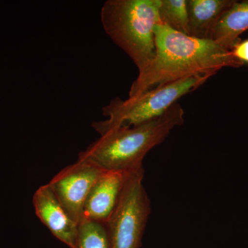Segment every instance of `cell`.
Listing matches in <instances>:
<instances>
[{
    "mask_svg": "<svg viewBox=\"0 0 248 248\" xmlns=\"http://www.w3.org/2000/svg\"><path fill=\"white\" fill-rule=\"evenodd\" d=\"M155 55L133 81L128 97L173 81L197 75L213 76L225 67L243 63L231 50L210 40H202L173 30L159 22L155 28Z\"/></svg>",
    "mask_w": 248,
    "mask_h": 248,
    "instance_id": "cell-1",
    "label": "cell"
},
{
    "mask_svg": "<svg viewBox=\"0 0 248 248\" xmlns=\"http://www.w3.org/2000/svg\"><path fill=\"white\" fill-rule=\"evenodd\" d=\"M184 122V109L175 103L154 120L134 126L111 129L102 134L79 153L78 159L89 161L104 171L133 172L143 168L147 153Z\"/></svg>",
    "mask_w": 248,
    "mask_h": 248,
    "instance_id": "cell-2",
    "label": "cell"
},
{
    "mask_svg": "<svg viewBox=\"0 0 248 248\" xmlns=\"http://www.w3.org/2000/svg\"><path fill=\"white\" fill-rule=\"evenodd\" d=\"M159 5L160 0H108L101 10L104 31L133 60L139 73L155 57Z\"/></svg>",
    "mask_w": 248,
    "mask_h": 248,
    "instance_id": "cell-3",
    "label": "cell"
},
{
    "mask_svg": "<svg viewBox=\"0 0 248 248\" xmlns=\"http://www.w3.org/2000/svg\"><path fill=\"white\" fill-rule=\"evenodd\" d=\"M197 75L163 85L135 97L123 100L116 97L103 107L107 120L95 122L93 128L102 135L111 129L131 127L154 120L164 115L183 96L192 92L211 78Z\"/></svg>",
    "mask_w": 248,
    "mask_h": 248,
    "instance_id": "cell-4",
    "label": "cell"
},
{
    "mask_svg": "<svg viewBox=\"0 0 248 248\" xmlns=\"http://www.w3.org/2000/svg\"><path fill=\"white\" fill-rule=\"evenodd\" d=\"M143 177V168L127 173L120 200L106 224L110 248H141L151 214Z\"/></svg>",
    "mask_w": 248,
    "mask_h": 248,
    "instance_id": "cell-5",
    "label": "cell"
},
{
    "mask_svg": "<svg viewBox=\"0 0 248 248\" xmlns=\"http://www.w3.org/2000/svg\"><path fill=\"white\" fill-rule=\"evenodd\" d=\"M104 171L89 161L78 159L60 171L49 182L48 186L62 206L78 224L82 218L90 191Z\"/></svg>",
    "mask_w": 248,
    "mask_h": 248,
    "instance_id": "cell-6",
    "label": "cell"
},
{
    "mask_svg": "<svg viewBox=\"0 0 248 248\" xmlns=\"http://www.w3.org/2000/svg\"><path fill=\"white\" fill-rule=\"evenodd\" d=\"M32 203L36 215L51 234L68 248H76L78 224L62 206L48 184L37 189Z\"/></svg>",
    "mask_w": 248,
    "mask_h": 248,
    "instance_id": "cell-7",
    "label": "cell"
},
{
    "mask_svg": "<svg viewBox=\"0 0 248 248\" xmlns=\"http://www.w3.org/2000/svg\"><path fill=\"white\" fill-rule=\"evenodd\" d=\"M127 173L104 171L90 191L82 218L107 224L120 200Z\"/></svg>",
    "mask_w": 248,
    "mask_h": 248,
    "instance_id": "cell-8",
    "label": "cell"
},
{
    "mask_svg": "<svg viewBox=\"0 0 248 248\" xmlns=\"http://www.w3.org/2000/svg\"><path fill=\"white\" fill-rule=\"evenodd\" d=\"M235 0H187L189 27L192 37L212 40L222 16Z\"/></svg>",
    "mask_w": 248,
    "mask_h": 248,
    "instance_id": "cell-9",
    "label": "cell"
},
{
    "mask_svg": "<svg viewBox=\"0 0 248 248\" xmlns=\"http://www.w3.org/2000/svg\"><path fill=\"white\" fill-rule=\"evenodd\" d=\"M248 30V0H235L218 21L214 31L212 40L223 48L231 50L239 36Z\"/></svg>",
    "mask_w": 248,
    "mask_h": 248,
    "instance_id": "cell-10",
    "label": "cell"
},
{
    "mask_svg": "<svg viewBox=\"0 0 248 248\" xmlns=\"http://www.w3.org/2000/svg\"><path fill=\"white\" fill-rule=\"evenodd\" d=\"M159 16L170 29L190 36L187 0H160Z\"/></svg>",
    "mask_w": 248,
    "mask_h": 248,
    "instance_id": "cell-11",
    "label": "cell"
},
{
    "mask_svg": "<svg viewBox=\"0 0 248 248\" xmlns=\"http://www.w3.org/2000/svg\"><path fill=\"white\" fill-rule=\"evenodd\" d=\"M76 248H110L106 225L81 218L78 223Z\"/></svg>",
    "mask_w": 248,
    "mask_h": 248,
    "instance_id": "cell-12",
    "label": "cell"
},
{
    "mask_svg": "<svg viewBox=\"0 0 248 248\" xmlns=\"http://www.w3.org/2000/svg\"><path fill=\"white\" fill-rule=\"evenodd\" d=\"M233 58L242 63H248V39L236 42L231 50Z\"/></svg>",
    "mask_w": 248,
    "mask_h": 248,
    "instance_id": "cell-13",
    "label": "cell"
}]
</instances>
